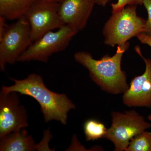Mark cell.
Listing matches in <instances>:
<instances>
[{
	"mask_svg": "<svg viewBox=\"0 0 151 151\" xmlns=\"http://www.w3.org/2000/svg\"><path fill=\"white\" fill-rule=\"evenodd\" d=\"M14 82L10 86H1V92H15L32 97L39 104L45 123L53 120L63 125L67 124L68 113L75 105L66 94L52 92L48 89L42 76L32 73L24 79L10 78Z\"/></svg>",
	"mask_w": 151,
	"mask_h": 151,
	"instance_id": "obj_1",
	"label": "cell"
},
{
	"mask_svg": "<svg viewBox=\"0 0 151 151\" xmlns=\"http://www.w3.org/2000/svg\"><path fill=\"white\" fill-rule=\"evenodd\" d=\"M129 45V42L119 45L113 56L105 55L100 60L94 59L92 54L86 51L77 52L74 58L87 69L91 79L104 91L114 94L124 93L129 86L121 63L123 55Z\"/></svg>",
	"mask_w": 151,
	"mask_h": 151,
	"instance_id": "obj_2",
	"label": "cell"
},
{
	"mask_svg": "<svg viewBox=\"0 0 151 151\" xmlns=\"http://www.w3.org/2000/svg\"><path fill=\"white\" fill-rule=\"evenodd\" d=\"M137 6H127L112 15L103 29L105 45H122L144 32L146 20L137 14Z\"/></svg>",
	"mask_w": 151,
	"mask_h": 151,
	"instance_id": "obj_3",
	"label": "cell"
},
{
	"mask_svg": "<svg viewBox=\"0 0 151 151\" xmlns=\"http://www.w3.org/2000/svg\"><path fill=\"white\" fill-rule=\"evenodd\" d=\"M77 33L66 25L56 31L48 32L34 42L19 56L17 62H47L52 55L65 49Z\"/></svg>",
	"mask_w": 151,
	"mask_h": 151,
	"instance_id": "obj_4",
	"label": "cell"
},
{
	"mask_svg": "<svg viewBox=\"0 0 151 151\" xmlns=\"http://www.w3.org/2000/svg\"><path fill=\"white\" fill-rule=\"evenodd\" d=\"M32 43L30 26L25 16L9 25L0 38L1 70H5L7 64L17 62L19 56Z\"/></svg>",
	"mask_w": 151,
	"mask_h": 151,
	"instance_id": "obj_5",
	"label": "cell"
},
{
	"mask_svg": "<svg viewBox=\"0 0 151 151\" xmlns=\"http://www.w3.org/2000/svg\"><path fill=\"white\" fill-rule=\"evenodd\" d=\"M112 117V125L104 138L113 143L116 151L126 150L135 136L151 127L150 123L134 111L113 112Z\"/></svg>",
	"mask_w": 151,
	"mask_h": 151,
	"instance_id": "obj_6",
	"label": "cell"
},
{
	"mask_svg": "<svg viewBox=\"0 0 151 151\" xmlns=\"http://www.w3.org/2000/svg\"><path fill=\"white\" fill-rule=\"evenodd\" d=\"M60 3L36 0L25 15L31 30L33 42L50 31L65 25L59 13Z\"/></svg>",
	"mask_w": 151,
	"mask_h": 151,
	"instance_id": "obj_7",
	"label": "cell"
},
{
	"mask_svg": "<svg viewBox=\"0 0 151 151\" xmlns=\"http://www.w3.org/2000/svg\"><path fill=\"white\" fill-rule=\"evenodd\" d=\"M17 93H0V139L29 126L26 110Z\"/></svg>",
	"mask_w": 151,
	"mask_h": 151,
	"instance_id": "obj_8",
	"label": "cell"
},
{
	"mask_svg": "<svg viewBox=\"0 0 151 151\" xmlns=\"http://www.w3.org/2000/svg\"><path fill=\"white\" fill-rule=\"evenodd\" d=\"M134 49L145 61V70L142 75L132 79L129 89L124 93L123 103L129 107L151 108V60L144 57L139 46Z\"/></svg>",
	"mask_w": 151,
	"mask_h": 151,
	"instance_id": "obj_9",
	"label": "cell"
},
{
	"mask_svg": "<svg viewBox=\"0 0 151 151\" xmlns=\"http://www.w3.org/2000/svg\"><path fill=\"white\" fill-rule=\"evenodd\" d=\"M97 0H64L60 3V19L77 32L86 27Z\"/></svg>",
	"mask_w": 151,
	"mask_h": 151,
	"instance_id": "obj_10",
	"label": "cell"
},
{
	"mask_svg": "<svg viewBox=\"0 0 151 151\" xmlns=\"http://www.w3.org/2000/svg\"><path fill=\"white\" fill-rule=\"evenodd\" d=\"M41 151L25 129L12 132L0 139L1 151Z\"/></svg>",
	"mask_w": 151,
	"mask_h": 151,
	"instance_id": "obj_11",
	"label": "cell"
},
{
	"mask_svg": "<svg viewBox=\"0 0 151 151\" xmlns=\"http://www.w3.org/2000/svg\"><path fill=\"white\" fill-rule=\"evenodd\" d=\"M36 0H0V16L7 20L24 16Z\"/></svg>",
	"mask_w": 151,
	"mask_h": 151,
	"instance_id": "obj_12",
	"label": "cell"
},
{
	"mask_svg": "<svg viewBox=\"0 0 151 151\" xmlns=\"http://www.w3.org/2000/svg\"><path fill=\"white\" fill-rule=\"evenodd\" d=\"M84 131L86 141H94L105 138L108 129L105 125L97 120L89 119L84 124Z\"/></svg>",
	"mask_w": 151,
	"mask_h": 151,
	"instance_id": "obj_13",
	"label": "cell"
},
{
	"mask_svg": "<svg viewBox=\"0 0 151 151\" xmlns=\"http://www.w3.org/2000/svg\"><path fill=\"white\" fill-rule=\"evenodd\" d=\"M126 151H151V132L145 131L130 141Z\"/></svg>",
	"mask_w": 151,
	"mask_h": 151,
	"instance_id": "obj_14",
	"label": "cell"
},
{
	"mask_svg": "<svg viewBox=\"0 0 151 151\" xmlns=\"http://www.w3.org/2000/svg\"><path fill=\"white\" fill-rule=\"evenodd\" d=\"M143 5V0H118L117 2L111 4L112 13L118 12L127 6Z\"/></svg>",
	"mask_w": 151,
	"mask_h": 151,
	"instance_id": "obj_15",
	"label": "cell"
},
{
	"mask_svg": "<svg viewBox=\"0 0 151 151\" xmlns=\"http://www.w3.org/2000/svg\"><path fill=\"white\" fill-rule=\"evenodd\" d=\"M143 5L148 13V18L146 21L144 32L151 37V0H143Z\"/></svg>",
	"mask_w": 151,
	"mask_h": 151,
	"instance_id": "obj_16",
	"label": "cell"
},
{
	"mask_svg": "<svg viewBox=\"0 0 151 151\" xmlns=\"http://www.w3.org/2000/svg\"><path fill=\"white\" fill-rule=\"evenodd\" d=\"M138 40L143 44L148 45L151 47V37L147 35L145 33L143 32L139 34L137 36Z\"/></svg>",
	"mask_w": 151,
	"mask_h": 151,
	"instance_id": "obj_17",
	"label": "cell"
},
{
	"mask_svg": "<svg viewBox=\"0 0 151 151\" xmlns=\"http://www.w3.org/2000/svg\"><path fill=\"white\" fill-rule=\"evenodd\" d=\"M6 19L0 16V38H2L8 27L9 25L6 23Z\"/></svg>",
	"mask_w": 151,
	"mask_h": 151,
	"instance_id": "obj_18",
	"label": "cell"
},
{
	"mask_svg": "<svg viewBox=\"0 0 151 151\" xmlns=\"http://www.w3.org/2000/svg\"><path fill=\"white\" fill-rule=\"evenodd\" d=\"M111 0H97V4L102 6H105Z\"/></svg>",
	"mask_w": 151,
	"mask_h": 151,
	"instance_id": "obj_19",
	"label": "cell"
},
{
	"mask_svg": "<svg viewBox=\"0 0 151 151\" xmlns=\"http://www.w3.org/2000/svg\"><path fill=\"white\" fill-rule=\"evenodd\" d=\"M47 1H50L53 2L60 3L61 2L64 1V0H47Z\"/></svg>",
	"mask_w": 151,
	"mask_h": 151,
	"instance_id": "obj_20",
	"label": "cell"
},
{
	"mask_svg": "<svg viewBox=\"0 0 151 151\" xmlns=\"http://www.w3.org/2000/svg\"><path fill=\"white\" fill-rule=\"evenodd\" d=\"M147 118L149 121L151 122V113L148 116Z\"/></svg>",
	"mask_w": 151,
	"mask_h": 151,
	"instance_id": "obj_21",
	"label": "cell"
}]
</instances>
